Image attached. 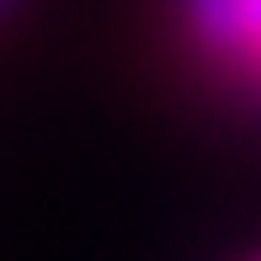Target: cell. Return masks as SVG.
<instances>
[{"instance_id":"1","label":"cell","mask_w":261,"mask_h":261,"mask_svg":"<svg viewBox=\"0 0 261 261\" xmlns=\"http://www.w3.org/2000/svg\"><path fill=\"white\" fill-rule=\"evenodd\" d=\"M181 16L213 64L261 91V0H181Z\"/></svg>"},{"instance_id":"2","label":"cell","mask_w":261,"mask_h":261,"mask_svg":"<svg viewBox=\"0 0 261 261\" xmlns=\"http://www.w3.org/2000/svg\"><path fill=\"white\" fill-rule=\"evenodd\" d=\"M0 6H6V0H0Z\"/></svg>"},{"instance_id":"3","label":"cell","mask_w":261,"mask_h":261,"mask_svg":"<svg viewBox=\"0 0 261 261\" xmlns=\"http://www.w3.org/2000/svg\"><path fill=\"white\" fill-rule=\"evenodd\" d=\"M256 261H261V256H256Z\"/></svg>"}]
</instances>
